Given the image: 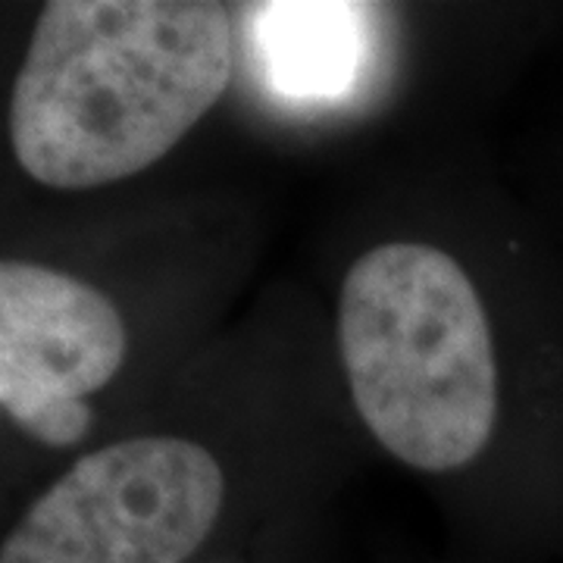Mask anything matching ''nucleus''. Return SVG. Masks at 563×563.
Segmentation results:
<instances>
[{"label": "nucleus", "instance_id": "obj_1", "mask_svg": "<svg viewBox=\"0 0 563 563\" xmlns=\"http://www.w3.org/2000/svg\"><path fill=\"white\" fill-rule=\"evenodd\" d=\"M344 398L395 463L492 483L495 532L563 551V257L504 210L492 251L451 225H388L347 254L332 307Z\"/></svg>", "mask_w": 563, "mask_h": 563}, {"label": "nucleus", "instance_id": "obj_2", "mask_svg": "<svg viewBox=\"0 0 563 563\" xmlns=\"http://www.w3.org/2000/svg\"><path fill=\"white\" fill-rule=\"evenodd\" d=\"M242 10L213 0H51L7 101L25 179L91 195L163 163L229 95Z\"/></svg>", "mask_w": 563, "mask_h": 563}, {"label": "nucleus", "instance_id": "obj_3", "mask_svg": "<svg viewBox=\"0 0 563 563\" xmlns=\"http://www.w3.org/2000/svg\"><path fill=\"white\" fill-rule=\"evenodd\" d=\"M229 444L161 426L103 439L35 492L0 563H207L244 501Z\"/></svg>", "mask_w": 563, "mask_h": 563}, {"label": "nucleus", "instance_id": "obj_4", "mask_svg": "<svg viewBox=\"0 0 563 563\" xmlns=\"http://www.w3.org/2000/svg\"><path fill=\"white\" fill-rule=\"evenodd\" d=\"M151 320L120 276L73 257L0 261V413L16 439L79 457L101 444L113 401L135 388Z\"/></svg>", "mask_w": 563, "mask_h": 563}, {"label": "nucleus", "instance_id": "obj_5", "mask_svg": "<svg viewBox=\"0 0 563 563\" xmlns=\"http://www.w3.org/2000/svg\"><path fill=\"white\" fill-rule=\"evenodd\" d=\"M263 88L295 103H339L357 91L376 7L261 3L239 7Z\"/></svg>", "mask_w": 563, "mask_h": 563}, {"label": "nucleus", "instance_id": "obj_6", "mask_svg": "<svg viewBox=\"0 0 563 563\" xmlns=\"http://www.w3.org/2000/svg\"><path fill=\"white\" fill-rule=\"evenodd\" d=\"M548 185H551V220H548V232H551V239H554V244H558V251H561L563 257V139L554 147Z\"/></svg>", "mask_w": 563, "mask_h": 563}, {"label": "nucleus", "instance_id": "obj_7", "mask_svg": "<svg viewBox=\"0 0 563 563\" xmlns=\"http://www.w3.org/2000/svg\"><path fill=\"white\" fill-rule=\"evenodd\" d=\"M207 563H247V561L239 558V554H225V558H217V561H207Z\"/></svg>", "mask_w": 563, "mask_h": 563}]
</instances>
